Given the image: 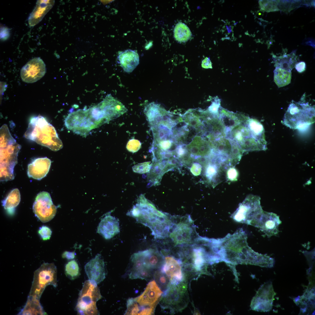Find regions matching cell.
<instances>
[{"mask_svg": "<svg viewBox=\"0 0 315 315\" xmlns=\"http://www.w3.org/2000/svg\"><path fill=\"white\" fill-rule=\"evenodd\" d=\"M247 234L239 228L233 234L218 239L217 254L221 261L230 264H250L271 268L274 259L265 255L255 252L247 242Z\"/></svg>", "mask_w": 315, "mask_h": 315, "instance_id": "6da1fadb", "label": "cell"}, {"mask_svg": "<svg viewBox=\"0 0 315 315\" xmlns=\"http://www.w3.org/2000/svg\"><path fill=\"white\" fill-rule=\"evenodd\" d=\"M234 124L227 129L225 137L234 142L243 153L267 149L264 129L259 121L239 117Z\"/></svg>", "mask_w": 315, "mask_h": 315, "instance_id": "7a4b0ae2", "label": "cell"}, {"mask_svg": "<svg viewBox=\"0 0 315 315\" xmlns=\"http://www.w3.org/2000/svg\"><path fill=\"white\" fill-rule=\"evenodd\" d=\"M127 215L148 227L155 239L169 237L174 223V216L158 210L142 195Z\"/></svg>", "mask_w": 315, "mask_h": 315, "instance_id": "3957f363", "label": "cell"}, {"mask_svg": "<svg viewBox=\"0 0 315 315\" xmlns=\"http://www.w3.org/2000/svg\"><path fill=\"white\" fill-rule=\"evenodd\" d=\"M108 123L98 104L88 109L71 112L64 120L65 125L68 130L83 136Z\"/></svg>", "mask_w": 315, "mask_h": 315, "instance_id": "277c9868", "label": "cell"}, {"mask_svg": "<svg viewBox=\"0 0 315 315\" xmlns=\"http://www.w3.org/2000/svg\"><path fill=\"white\" fill-rule=\"evenodd\" d=\"M129 278L148 280L155 272L162 267L164 257L156 249L150 248L134 253L130 258Z\"/></svg>", "mask_w": 315, "mask_h": 315, "instance_id": "5b68a950", "label": "cell"}, {"mask_svg": "<svg viewBox=\"0 0 315 315\" xmlns=\"http://www.w3.org/2000/svg\"><path fill=\"white\" fill-rule=\"evenodd\" d=\"M0 181L14 178V167L18 163L17 157L21 146L12 136L6 124L0 128Z\"/></svg>", "mask_w": 315, "mask_h": 315, "instance_id": "8992f818", "label": "cell"}, {"mask_svg": "<svg viewBox=\"0 0 315 315\" xmlns=\"http://www.w3.org/2000/svg\"><path fill=\"white\" fill-rule=\"evenodd\" d=\"M24 136L54 151L58 150L63 146L54 127L42 116L31 119Z\"/></svg>", "mask_w": 315, "mask_h": 315, "instance_id": "52a82bcc", "label": "cell"}, {"mask_svg": "<svg viewBox=\"0 0 315 315\" xmlns=\"http://www.w3.org/2000/svg\"><path fill=\"white\" fill-rule=\"evenodd\" d=\"M314 109L307 104L293 103L289 106L283 123L290 128L302 130L314 122Z\"/></svg>", "mask_w": 315, "mask_h": 315, "instance_id": "ba28073f", "label": "cell"}, {"mask_svg": "<svg viewBox=\"0 0 315 315\" xmlns=\"http://www.w3.org/2000/svg\"><path fill=\"white\" fill-rule=\"evenodd\" d=\"M102 297L100 290L96 283L89 280L85 281L79 294L75 307L78 314H99L96 302Z\"/></svg>", "mask_w": 315, "mask_h": 315, "instance_id": "9c48e42d", "label": "cell"}, {"mask_svg": "<svg viewBox=\"0 0 315 315\" xmlns=\"http://www.w3.org/2000/svg\"><path fill=\"white\" fill-rule=\"evenodd\" d=\"M260 200L258 196L248 195L239 204L231 217L237 222L255 227L264 211L260 205Z\"/></svg>", "mask_w": 315, "mask_h": 315, "instance_id": "30bf717a", "label": "cell"}, {"mask_svg": "<svg viewBox=\"0 0 315 315\" xmlns=\"http://www.w3.org/2000/svg\"><path fill=\"white\" fill-rule=\"evenodd\" d=\"M174 217V223L169 237L175 246H183L192 244L198 235L193 221L190 215Z\"/></svg>", "mask_w": 315, "mask_h": 315, "instance_id": "8fae6325", "label": "cell"}, {"mask_svg": "<svg viewBox=\"0 0 315 315\" xmlns=\"http://www.w3.org/2000/svg\"><path fill=\"white\" fill-rule=\"evenodd\" d=\"M57 269L53 263H44L34 272L29 295L40 299L46 287L57 286Z\"/></svg>", "mask_w": 315, "mask_h": 315, "instance_id": "7c38bea8", "label": "cell"}, {"mask_svg": "<svg viewBox=\"0 0 315 315\" xmlns=\"http://www.w3.org/2000/svg\"><path fill=\"white\" fill-rule=\"evenodd\" d=\"M57 208L53 204L50 194L44 191L38 194L33 206L35 215L43 223L48 222L54 217Z\"/></svg>", "mask_w": 315, "mask_h": 315, "instance_id": "4fadbf2b", "label": "cell"}, {"mask_svg": "<svg viewBox=\"0 0 315 315\" xmlns=\"http://www.w3.org/2000/svg\"><path fill=\"white\" fill-rule=\"evenodd\" d=\"M276 294L271 282L264 283L259 288L252 299L250 305L251 309L261 312L270 311Z\"/></svg>", "mask_w": 315, "mask_h": 315, "instance_id": "5bb4252c", "label": "cell"}, {"mask_svg": "<svg viewBox=\"0 0 315 315\" xmlns=\"http://www.w3.org/2000/svg\"><path fill=\"white\" fill-rule=\"evenodd\" d=\"M162 293L155 280L149 282L142 293L134 298L140 309L139 315H141L148 309H155Z\"/></svg>", "mask_w": 315, "mask_h": 315, "instance_id": "9a60e30c", "label": "cell"}, {"mask_svg": "<svg viewBox=\"0 0 315 315\" xmlns=\"http://www.w3.org/2000/svg\"><path fill=\"white\" fill-rule=\"evenodd\" d=\"M46 65L40 57H35L28 62L22 68L20 76L25 82H35L41 78L46 72Z\"/></svg>", "mask_w": 315, "mask_h": 315, "instance_id": "2e32d148", "label": "cell"}, {"mask_svg": "<svg viewBox=\"0 0 315 315\" xmlns=\"http://www.w3.org/2000/svg\"><path fill=\"white\" fill-rule=\"evenodd\" d=\"M98 104L108 122L123 115L127 111L122 103L111 94L107 95Z\"/></svg>", "mask_w": 315, "mask_h": 315, "instance_id": "e0dca14e", "label": "cell"}, {"mask_svg": "<svg viewBox=\"0 0 315 315\" xmlns=\"http://www.w3.org/2000/svg\"><path fill=\"white\" fill-rule=\"evenodd\" d=\"M281 223L279 216L277 214L264 211L255 227L259 228L268 237H270L278 234L279 227Z\"/></svg>", "mask_w": 315, "mask_h": 315, "instance_id": "ac0fdd59", "label": "cell"}, {"mask_svg": "<svg viewBox=\"0 0 315 315\" xmlns=\"http://www.w3.org/2000/svg\"><path fill=\"white\" fill-rule=\"evenodd\" d=\"M85 272L89 280L97 284L105 278L104 262L102 256L97 254L85 266Z\"/></svg>", "mask_w": 315, "mask_h": 315, "instance_id": "d6986e66", "label": "cell"}, {"mask_svg": "<svg viewBox=\"0 0 315 315\" xmlns=\"http://www.w3.org/2000/svg\"><path fill=\"white\" fill-rule=\"evenodd\" d=\"M164 259L161 270L169 279L172 284H177L183 278L182 261L172 256H166Z\"/></svg>", "mask_w": 315, "mask_h": 315, "instance_id": "ffe728a7", "label": "cell"}, {"mask_svg": "<svg viewBox=\"0 0 315 315\" xmlns=\"http://www.w3.org/2000/svg\"><path fill=\"white\" fill-rule=\"evenodd\" d=\"M51 162V160L46 157L34 159L28 165V176L38 180L41 179L48 173Z\"/></svg>", "mask_w": 315, "mask_h": 315, "instance_id": "44dd1931", "label": "cell"}, {"mask_svg": "<svg viewBox=\"0 0 315 315\" xmlns=\"http://www.w3.org/2000/svg\"><path fill=\"white\" fill-rule=\"evenodd\" d=\"M120 232L119 220L108 214L101 220L97 232L106 239H111Z\"/></svg>", "mask_w": 315, "mask_h": 315, "instance_id": "7402d4cb", "label": "cell"}, {"mask_svg": "<svg viewBox=\"0 0 315 315\" xmlns=\"http://www.w3.org/2000/svg\"><path fill=\"white\" fill-rule=\"evenodd\" d=\"M54 2V0H37L35 7L28 19L30 27H33L40 22L52 7Z\"/></svg>", "mask_w": 315, "mask_h": 315, "instance_id": "603a6c76", "label": "cell"}, {"mask_svg": "<svg viewBox=\"0 0 315 315\" xmlns=\"http://www.w3.org/2000/svg\"><path fill=\"white\" fill-rule=\"evenodd\" d=\"M119 64L124 71L132 72L139 63V56L135 51L130 49L119 53L118 57Z\"/></svg>", "mask_w": 315, "mask_h": 315, "instance_id": "cb8c5ba5", "label": "cell"}, {"mask_svg": "<svg viewBox=\"0 0 315 315\" xmlns=\"http://www.w3.org/2000/svg\"><path fill=\"white\" fill-rule=\"evenodd\" d=\"M44 314L39 299L29 295L25 305L19 313L22 315H43Z\"/></svg>", "mask_w": 315, "mask_h": 315, "instance_id": "d4e9b609", "label": "cell"}, {"mask_svg": "<svg viewBox=\"0 0 315 315\" xmlns=\"http://www.w3.org/2000/svg\"><path fill=\"white\" fill-rule=\"evenodd\" d=\"M274 81L278 87H282L290 83L291 72L283 68L276 67L274 71Z\"/></svg>", "mask_w": 315, "mask_h": 315, "instance_id": "484cf974", "label": "cell"}, {"mask_svg": "<svg viewBox=\"0 0 315 315\" xmlns=\"http://www.w3.org/2000/svg\"><path fill=\"white\" fill-rule=\"evenodd\" d=\"M20 200L19 190L18 188H15L12 190L2 201V205L5 209L10 210L16 207Z\"/></svg>", "mask_w": 315, "mask_h": 315, "instance_id": "4316f807", "label": "cell"}, {"mask_svg": "<svg viewBox=\"0 0 315 315\" xmlns=\"http://www.w3.org/2000/svg\"><path fill=\"white\" fill-rule=\"evenodd\" d=\"M174 35L177 41L185 42L190 38L191 33L186 25L182 22H179L174 28Z\"/></svg>", "mask_w": 315, "mask_h": 315, "instance_id": "83f0119b", "label": "cell"}, {"mask_svg": "<svg viewBox=\"0 0 315 315\" xmlns=\"http://www.w3.org/2000/svg\"><path fill=\"white\" fill-rule=\"evenodd\" d=\"M65 274L71 280L77 278L80 274L78 264L75 260L69 262L65 265Z\"/></svg>", "mask_w": 315, "mask_h": 315, "instance_id": "f1b7e54d", "label": "cell"}, {"mask_svg": "<svg viewBox=\"0 0 315 315\" xmlns=\"http://www.w3.org/2000/svg\"><path fill=\"white\" fill-rule=\"evenodd\" d=\"M153 276L159 287L163 290H166L168 288L169 278L161 270L156 271Z\"/></svg>", "mask_w": 315, "mask_h": 315, "instance_id": "f546056e", "label": "cell"}, {"mask_svg": "<svg viewBox=\"0 0 315 315\" xmlns=\"http://www.w3.org/2000/svg\"><path fill=\"white\" fill-rule=\"evenodd\" d=\"M277 1L271 0H260L259 1L261 9L267 12L278 10Z\"/></svg>", "mask_w": 315, "mask_h": 315, "instance_id": "4dcf8cb0", "label": "cell"}, {"mask_svg": "<svg viewBox=\"0 0 315 315\" xmlns=\"http://www.w3.org/2000/svg\"><path fill=\"white\" fill-rule=\"evenodd\" d=\"M127 309L125 314L139 315L140 309L134 298H129L127 301Z\"/></svg>", "mask_w": 315, "mask_h": 315, "instance_id": "1f68e13d", "label": "cell"}, {"mask_svg": "<svg viewBox=\"0 0 315 315\" xmlns=\"http://www.w3.org/2000/svg\"><path fill=\"white\" fill-rule=\"evenodd\" d=\"M150 162L139 163L132 167L133 171L137 173L144 174L149 172L151 167Z\"/></svg>", "mask_w": 315, "mask_h": 315, "instance_id": "d6a6232c", "label": "cell"}, {"mask_svg": "<svg viewBox=\"0 0 315 315\" xmlns=\"http://www.w3.org/2000/svg\"><path fill=\"white\" fill-rule=\"evenodd\" d=\"M141 144L138 140L132 139L128 142L126 148L130 152L134 153L137 152L140 148Z\"/></svg>", "mask_w": 315, "mask_h": 315, "instance_id": "836d02e7", "label": "cell"}, {"mask_svg": "<svg viewBox=\"0 0 315 315\" xmlns=\"http://www.w3.org/2000/svg\"><path fill=\"white\" fill-rule=\"evenodd\" d=\"M38 232L43 240L49 239L52 234L51 230L48 227L44 226L41 228Z\"/></svg>", "mask_w": 315, "mask_h": 315, "instance_id": "e575fe53", "label": "cell"}, {"mask_svg": "<svg viewBox=\"0 0 315 315\" xmlns=\"http://www.w3.org/2000/svg\"><path fill=\"white\" fill-rule=\"evenodd\" d=\"M227 177L231 181H236L238 176V173L234 167H231L228 169L226 172Z\"/></svg>", "mask_w": 315, "mask_h": 315, "instance_id": "d590c367", "label": "cell"}, {"mask_svg": "<svg viewBox=\"0 0 315 315\" xmlns=\"http://www.w3.org/2000/svg\"><path fill=\"white\" fill-rule=\"evenodd\" d=\"M202 169L201 165L197 163H195L192 165L190 170L192 173L195 176L200 174Z\"/></svg>", "mask_w": 315, "mask_h": 315, "instance_id": "8d00e7d4", "label": "cell"}, {"mask_svg": "<svg viewBox=\"0 0 315 315\" xmlns=\"http://www.w3.org/2000/svg\"><path fill=\"white\" fill-rule=\"evenodd\" d=\"M0 38L2 39H6L9 34L8 28L6 27H3L0 30Z\"/></svg>", "mask_w": 315, "mask_h": 315, "instance_id": "74e56055", "label": "cell"}, {"mask_svg": "<svg viewBox=\"0 0 315 315\" xmlns=\"http://www.w3.org/2000/svg\"><path fill=\"white\" fill-rule=\"evenodd\" d=\"M76 255L74 251H65L62 254V257L63 258H66L68 260H71L75 258Z\"/></svg>", "mask_w": 315, "mask_h": 315, "instance_id": "f35d334b", "label": "cell"}, {"mask_svg": "<svg viewBox=\"0 0 315 315\" xmlns=\"http://www.w3.org/2000/svg\"><path fill=\"white\" fill-rule=\"evenodd\" d=\"M202 66L205 68H211V63L210 59L206 57L205 58L202 62Z\"/></svg>", "mask_w": 315, "mask_h": 315, "instance_id": "ab89813d", "label": "cell"}, {"mask_svg": "<svg viewBox=\"0 0 315 315\" xmlns=\"http://www.w3.org/2000/svg\"><path fill=\"white\" fill-rule=\"evenodd\" d=\"M295 68L299 72H302L305 70V64L304 62H301L298 63L295 66Z\"/></svg>", "mask_w": 315, "mask_h": 315, "instance_id": "60d3db41", "label": "cell"}]
</instances>
